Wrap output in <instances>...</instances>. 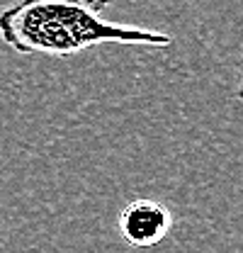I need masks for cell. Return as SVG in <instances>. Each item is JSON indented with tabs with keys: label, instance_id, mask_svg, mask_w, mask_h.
I'll list each match as a JSON object with an SVG mask.
<instances>
[{
	"label": "cell",
	"instance_id": "6da1fadb",
	"mask_svg": "<svg viewBox=\"0 0 243 253\" xmlns=\"http://www.w3.org/2000/svg\"><path fill=\"white\" fill-rule=\"evenodd\" d=\"M0 39L17 54L51 59H68L97 44H173L165 32L107 22L76 0H15L0 10Z\"/></svg>",
	"mask_w": 243,
	"mask_h": 253
},
{
	"label": "cell",
	"instance_id": "7a4b0ae2",
	"mask_svg": "<svg viewBox=\"0 0 243 253\" xmlns=\"http://www.w3.org/2000/svg\"><path fill=\"white\" fill-rule=\"evenodd\" d=\"M173 224V212L151 197H136L126 202L117 217L120 236L134 249H153L163 244Z\"/></svg>",
	"mask_w": 243,
	"mask_h": 253
},
{
	"label": "cell",
	"instance_id": "3957f363",
	"mask_svg": "<svg viewBox=\"0 0 243 253\" xmlns=\"http://www.w3.org/2000/svg\"><path fill=\"white\" fill-rule=\"evenodd\" d=\"M76 2H81V5H88V7H92L95 12H100V10H105L112 0H76Z\"/></svg>",
	"mask_w": 243,
	"mask_h": 253
},
{
	"label": "cell",
	"instance_id": "277c9868",
	"mask_svg": "<svg viewBox=\"0 0 243 253\" xmlns=\"http://www.w3.org/2000/svg\"><path fill=\"white\" fill-rule=\"evenodd\" d=\"M236 97L243 102V54H241V63H239V71H236Z\"/></svg>",
	"mask_w": 243,
	"mask_h": 253
}]
</instances>
